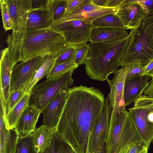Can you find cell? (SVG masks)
Listing matches in <instances>:
<instances>
[{
	"label": "cell",
	"instance_id": "6da1fadb",
	"mask_svg": "<svg viewBox=\"0 0 153 153\" xmlns=\"http://www.w3.org/2000/svg\"><path fill=\"white\" fill-rule=\"evenodd\" d=\"M105 99L102 92L93 87L81 85L68 89L56 132L75 153H86Z\"/></svg>",
	"mask_w": 153,
	"mask_h": 153
},
{
	"label": "cell",
	"instance_id": "7a4b0ae2",
	"mask_svg": "<svg viewBox=\"0 0 153 153\" xmlns=\"http://www.w3.org/2000/svg\"><path fill=\"white\" fill-rule=\"evenodd\" d=\"M13 68L19 62L50 55L56 58L66 45L60 33L47 28L12 32L6 40Z\"/></svg>",
	"mask_w": 153,
	"mask_h": 153
},
{
	"label": "cell",
	"instance_id": "3957f363",
	"mask_svg": "<svg viewBox=\"0 0 153 153\" xmlns=\"http://www.w3.org/2000/svg\"><path fill=\"white\" fill-rule=\"evenodd\" d=\"M129 39L128 35L112 42L91 43L84 63L89 78L106 80L110 74L117 71Z\"/></svg>",
	"mask_w": 153,
	"mask_h": 153
},
{
	"label": "cell",
	"instance_id": "277c9868",
	"mask_svg": "<svg viewBox=\"0 0 153 153\" xmlns=\"http://www.w3.org/2000/svg\"><path fill=\"white\" fill-rule=\"evenodd\" d=\"M129 35L130 39L120 66L137 64L145 66L153 59V14L131 30Z\"/></svg>",
	"mask_w": 153,
	"mask_h": 153
},
{
	"label": "cell",
	"instance_id": "5b68a950",
	"mask_svg": "<svg viewBox=\"0 0 153 153\" xmlns=\"http://www.w3.org/2000/svg\"><path fill=\"white\" fill-rule=\"evenodd\" d=\"M106 143L107 153H124L132 143L142 144L128 112L111 116Z\"/></svg>",
	"mask_w": 153,
	"mask_h": 153
},
{
	"label": "cell",
	"instance_id": "8992f818",
	"mask_svg": "<svg viewBox=\"0 0 153 153\" xmlns=\"http://www.w3.org/2000/svg\"><path fill=\"white\" fill-rule=\"evenodd\" d=\"M74 70L49 78L36 85L30 93L29 105L42 111L60 91L68 90L73 83Z\"/></svg>",
	"mask_w": 153,
	"mask_h": 153
},
{
	"label": "cell",
	"instance_id": "52a82bcc",
	"mask_svg": "<svg viewBox=\"0 0 153 153\" xmlns=\"http://www.w3.org/2000/svg\"><path fill=\"white\" fill-rule=\"evenodd\" d=\"M153 106V97L143 94L128 109L142 144L149 148L153 137V124L149 121L148 115Z\"/></svg>",
	"mask_w": 153,
	"mask_h": 153
},
{
	"label": "cell",
	"instance_id": "ba28073f",
	"mask_svg": "<svg viewBox=\"0 0 153 153\" xmlns=\"http://www.w3.org/2000/svg\"><path fill=\"white\" fill-rule=\"evenodd\" d=\"M51 27L62 34L67 44L74 45L90 41L93 29L91 24L77 20L58 23L52 22Z\"/></svg>",
	"mask_w": 153,
	"mask_h": 153
},
{
	"label": "cell",
	"instance_id": "9c48e42d",
	"mask_svg": "<svg viewBox=\"0 0 153 153\" xmlns=\"http://www.w3.org/2000/svg\"><path fill=\"white\" fill-rule=\"evenodd\" d=\"M43 58L40 56L35 57L14 66L11 73L10 93L25 89L41 66Z\"/></svg>",
	"mask_w": 153,
	"mask_h": 153
},
{
	"label": "cell",
	"instance_id": "30bf717a",
	"mask_svg": "<svg viewBox=\"0 0 153 153\" xmlns=\"http://www.w3.org/2000/svg\"><path fill=\"white\" fill-rule=\"evenodd\" d=\"M128 65L122 67L113 73L114 78L106 80L110 91L107 97L112 110L111 116L114 117L126 111L124 100V88Z\"/></svg>",
	"mask_w": 153,
	"mask_h": 153
},
{
	"label": "cell",
	"instance_id": "8fae6325",
	"mask_svg": "<svg viewBox=\"0 0 153 153\" xmlns=\"http://www.w3.org/2000/svg\"><path fill=\"white\" fill-rule=\"evenodd\" d=\"M111 109L108 97L105 99L104 105L97 121L93 133L89 138L90 153H94L97 149L106 141L110 125Z\"/></svg>",
	"mask_w": 153,
	"mask_h": 153
},
{
	"label": "cell",
	"instance_id": "7c38bea8",
	"mask_svg": "<svg viewBox=\"0 0 153 153\" xmlns=\"http://www.w3.org/2000/svg\"><path fill=\"white\" fill-rule=\"evenodd\" d=\"M115 13L121 20L126 29L136 28L141 22L149 15L137 0H125L117 7Z\"/></svg>",
	"mask_w": 153,
	"mask_h": 153
},
{
	"label": "cell",
	"instance_id": "4fadbf2b",
	"mask_svg": "<svg viewBox=\"0 0 153 153\" xmlns=\"http://www.w3.org/2000/svg\"><path fill=\"white\" fill-rule=\"evenodd\" d=\"M13 23V32L26 30L28 16L32 10L31 0H5Z\"/></svg>",
	"mask_w": 153,
	"mask_h": 153
},
{
	"label": "cell",
	"instance_id": "5bb4252c",
	"mask_svg": "<svg viewBox=\"0 0 153 153\" xmlns=\"http://www.w3.org/2000/svg\"><path fill=\"white\" fill-rule=\"evenodd\" d=\"M67 91L59 92L43 110V124L49 128H56L65 105Z\"/></svg>",
	"mask_w": 153,
	"mask_h": 153
},
{
	"label": "cell",
	"instance_id": "9a60e30c",
	"mask_svg": "<svg viewBox=\"0 0 153 153\" xmlns=\"http://www.w3.org/2000/svg\"><path fill=\"white\" fill-rule=\"evenodd\" d=\"M13 67L9 59L7 48L1 50L0 59L1 105L3 110L10 94V83Z\"/></svg>",
	"mask_w": 153,
	"mask_h": 153
},
{
	"label": "cell",
	"instance_id": "2e32d148",
	"mask_svg": "<svg viewBox=\"0 0 153 153\" xmlns=\"http://www.w3.org/2000/svg\"><path fill=\"white\" fill-rule=\"evenodd\" d=\"M41 113L40 110L29 105L24 109L14 127L19 137H24L29 135L34 131Z\"/></svg>",
	"mask_w": 153,
	"mask_h": 153
},
{
	"label": "cell",
	"instance_id": "e0dca14e",
	"mask_svg": "<svg viewBox=\"0 0 153 153\" xmlns=\"http://www.w3.org/2000/svg\"><path fill=\"white\" fill-rule=\"evenodd\" d=\"M151 77L147 76H139L125 82L124 100L126 107L134 102L150 84Z\"/></svg>",
	"mask_w": 153,
	"mask_h": 153
},
{
	"label": "cell",
	"instance_id": "ac0fdd59",
	"mask_svg": "<svg viewBox=\"0 0 153 153\" xmlns=\"http://www.w3.org/2000/svg\"><path fill=\"white\" fill-rule=\"evenodd\" d=\"M48 2L45 5L33 9L29 14L27 20L26 30L49 28L52 22Z\"/></svg>",
	"mask_w": 153,
	"mask_h": 153
},
{
	"label": "cell",
	"instance_id": "d6986e66",
	"mask_svg": "<svg viewBox=\"0 0 153 153\" xmlns=\"http://www.w3.org/2000/svg\"><path fill=\"white\" fill-rule=\"evenodd\" d=\"M1 106L0 110V153H15L19 135L15 129H6Z\"/></svg>",
	"mask_w": 153,
	"mask_h": 153
},
{
	"label": "cell",
	"instance_id": "ffe728a7",
	"mask_svg": "<svg viewBox=\"0 0 153 153\" xmlns=\"http://www.w3.org/2000/svg\"><path fill=\"white\" fill-rule=\"evenodd\" d=\"M128 33L125 30L112 28H93L90 37L91 43L110 42L128 36Z\"/></svg>",
	"mask_w": 153,
	"mask_h": 153
},
{
	"label": "cell",
	"instance_id": "44dd1931",
	"mask_svg": "<svg viewBox=\"0 0 153 153\" xmlns=\"http://www.w3.org/2000/svg\"><path fill=\"white\" fill-rule=\"evenodd\" d=\"M56 128H49L42 125L31 134L33 144L37 153L43 150L51 141Z\"/></svg>",
	"mask_w": 153,
	"mask_h": 153
},
{
	"label": "cell",
	"instance_id": "7402d4cb",
	"mask_svg": "<svg viewBox=\"0 0 153 153\" xmlns=\"http://www.w3.org/2000/svg\"><path fill=\"white\" fill-rule=\"evenodd\" d=\"M30 94H25L17 104L3 118L6 129L14 128L15 126L23 111L28 106Z\"/></svg>",
	"mask_w": 153,
	"mask_h": 153
},
{
	"label": "cell",
	"instance_id": "603a6c76",
	"mask_svg": "<svg viewBox=\"0 0 153 153\" xmlns=\"http://www.w3.org/2000/svg\"><path fill=\"white\" fill-rule=\"evenodd\" d=\"M56 59L48 55L45 56L42 63L31 81L24 89L25 93H30L37 83L45 76H47L55 63Z\"/></svg>",
	"mask_w": 153,
	"mask_h": 153
},
{
	"label": "cell",
	"instance_id": "cb8c5ba5",
	"mask_svg": "<svg viewBox=\"0 0 153 153\" xmlns=\"http://www.w3.org/2000/svg\"><path fill=\"white\" fill-rule=\"evenodd\" d=\"M91 25L93 28H112L126 29L121 20L115 13L99 17L94 20Z\"/></svg>",
	"mask_w": 153,
	"mask_h": 153
},
{
	"label": "cell",
	"instance_id": "d4e9b609",
	"mask_svg": "<svg viewBox=\"0 0 153 153\" xmlns=\"http://www.w3.org/2000/svg\"><path fill=\"white\" fill-rule=\"evenodd\" d=\"M71 147L59 137L56 132L48 145L39 153H74Z\"/></svg>",
	"mask_w": 153,
	"mask_h": 153
},
{
	"label": "cell",
	"instance_id": "484cf974",
	"mask_svg": "<svg viewBox=\"0 0 153 153\" xmlns=\"http://www.w3.org/2000/svg\"><path fill=\"white\" fill-rule=\"evenodd\" d=\"M68 1V0H48L52 22L60 19L64 16Z\"/></svg>",
	"mask_w": 153,
	"mask_h": 153
},
{
	"label": "cell",
	"instance_id": "4316f807",
	"mask_svg": "<svg viewBox=\"0 0 153 153\" xmlns=\"http://www.w3.org/2000/svg\"><path fill=\"white\" fill-rule=\"evenodd\" d=\"M15 153H37L33 146L31 134L24 137L19 136Z\"/></svg>",
	"mask_w": 153,
	"mask_h": 153
},
{
	"label": "cell",
	"instance_id": "83f0119b",
	"mask_svg": "<svg viewBox=\"0 0 153 153\" xmlns=\"http://www.w3.org/2000/svg\"><path fill=\"white\" fill-rule=\"evenodd\" d=\"M79 65L74 62H68L55 64L46 79L51 78L71 70H74Z\"/></svg>",
	"mask_w": 153,
	"mask_h": 153
},
{
	"label": "cell",
	"instance_id": "f1b7e54d",
	"mask_svg": "<svg viewBox=\"0 0 153 153\" xmlns=\"http://www.w3.org/2000/svg\"><path fill=\"white\" fill-rule=\"evenodd\" d=\"M76 45L67 44L59 56L56 58L55 64L74 62Z\"/></svg>",
	"mask_w": 153,
	"mask_h": 153
},
{
	"label": "cell",
	"instance_id": "f546056e",
	"mask_svg": "<svg viewBox=\"0 0 153 153\" xmlns=\"http://www.w3.org/2000/svg\"><path fill=\"white\" fill-rule=\"evenodd\" d=\"M25 94L24 89L10 93L4 109L3 110L4 117L17 104Z\"/></svg>",
	"mask_w": 153,
	"mask_h": 153
},
{
	"label": "cell",
	"instance_id": "4dcf8cb0",
	"mask_svg": "<svg viewBox=\"0 0 153 153\" xmlns=\"http://www.w3.org/2000/svg\"><path fill=\"white\" fill-rule=\"evenodd\" d=\"M0 6L4 29L5 31L13 29V23L10 16L8 5L5 0H0Z\"/></svg>",
	"mask_w": 153,
	"mask_h": 153
},
{
	"label": "cell",
	"instance_id": "1f68e13d",
	"mask_svg": "<svg viewBox=\"0 0 153 153\" xmlns=\"http://www.w3.org/2000/svg\"><path fill=\"white\" fill-rule=\"evenodd\" d=\"M90 45L84 43L76 45L74 62L79 66L84 64L90 49Z\"/></svg>",
	"mask_w": 153,
	"mask_h": 153
},
{
	"label": "cell",
	"instance_id": "d6a6232c",
	"mask_svg": "<svg viewBox=\"0 0 153 153\" xmlns=\"http://www.w3.org/2000/svg\"><path fill=\"white\" fill-rule=\"evenodd\" d=\"M128 65L129 68L126 77V81L141 76L145 69V66L133 64Z\"/></svg>",
	"mask_w": 153,
	"mask_h": 153
},
{
	"label": "cell",
	"instance_id": "836d02e7",
	"mask_svg": "<svg viewBox=\"0 0 153 153\" xmlns=\"http://www.w3.org/2000/svg\"><path fill=\"white\" fill-rule=\"evenodd\" d=\"M148 149L142 144L134 143L127 147L124 153H148Z\"/></svg>",
	"mask_w": 153,
	"mask_h": 153
},
{
	"label": "cell",
	"instance_id": "e575fe53",
	"mask_svg": "<svg viewBox=\"0 0 153 153\" xmlns=\"http://www.w3.org/2000/svg\"><path fill=\"white\" fill-rule=\"evenodd\" d=\"M138 2L149 15L153 14V0H137Z\"/></svg>",
	"mask_w": 153,
	"mask_h": 153
},
{
	"label": "cell",
	"instance_id": "d590c367",
	"mask_svg": "<svg viewBox=\"0 0 153 153\" xmlns=\"http://www.w3.org/2000/svg\"><path fill=\"white\" fill-rule=\"evenodd\" d=\"M84 0H68L65 15L75 9Z\"/></svg>",
	"mask_w": 153,
	"mask_h": 153
},
{
	"label": "cell",
	"instance_id": "8d00e7d4",
	"mask_svg": "<svg viewBox=\"0 0 153 153\" xmlns=\"http://www.w3.org/2000/svg\"><path fill=\"white\" fill-rule=\"evenodd\" d=\"M142 76H147L151 78L153 77V59L145 66Z\"/></svg>",
	"mask_w": 153,
	"mask_h": 153
},
{
	"label": "cell",
	"instance_id": "74e56055",
	"mask_svg": "<svg viewBox=\"0 0 153 153\" xmlns=\"http://www.w3.org/2000/svg\"><path fill=\"white\" fill-rule=\"evenodd\" d=\"M125 0H106L105 7H118Z\"/></svg>",
	"mask_w": 153,
	"mask_h": 153
},
{
	"label": "cell",
	"instance_id": "f35d334b",
	"mask_svg": "<svg viewBox=\"0 0 153 153\" xmlns=\"http://www.w3.org/2000/svg\"><path fill=\"white\" fill-rule=\"evenodd\" d=\"M48 0H31L33 9L42 7L48 3Z\"/></svg>",
	"mask_w": 153,
	"mask_h": 153
},
{
	"label": "cell",
	"instance_id": "ab89813d",
	"mask_svg": "<svg viewBox=\"0 0 153 153\" xmlns=\"http://www.w3.org/2000/svg\"><path fill=\"white\" fill-rule=\"evenodd\" d=\"M94 153H107L106 141L100 146Z\"/></svg>",
	"mask_w": 153,
	"mask_h": 153
},
{
	"label": "cell",
	"instance_id": "60d3db41",
	"mask_svg": "<svg viewBox=\"0 0 153 153\" xmlns=\"http://www.w3.org/2000/svg\"><path fill=\"white\" fill-rule=\"evenodd\" d=\"M92 1L94 4L96 5L105 7L106 0H92Z\"/></svg>",
	"mask_w": 153,
	"mask_h": 153
},
{
	"label": "cell",
	"instance_id": "b9f144b4",
	"mask_svg": "<svg viewBox=\"0 0 153 153\" xmlns=\"http://www.w3.org/2000/svg\"><path fill=\"white\" fill-rule=\"evenodd\" d=\"M86 153H90L89 151V141H88V147L87 150V152Z\"/></svg>",
	"mask_w": 153,
	"mask_h": 153
},
{
	"label": "cell",
	"instance_id": "7bdbcfd3",
	"mask_svg": "<svg viewBox=\"0 0 153 153\" xmlns=\"http://www.w3.org/2000/svg\"><path fill=\"white\" fill-rule=\"evenodd\" d=\"M152 143H153V138H152V142H151Z\"/></svg>",
	"mask_w": 153,
	"mask_h": 153
},
{
	"label": "cell",
	"instance_id": "ee69618b",
	"mask_svg": "<svg viewBox=\"0 0 153 153\" xmlns=\"http://www.w3.org/2000/svg\"></svg>",
	"mask_w": 153,
	"mask_h": 153
}]
</instances>
